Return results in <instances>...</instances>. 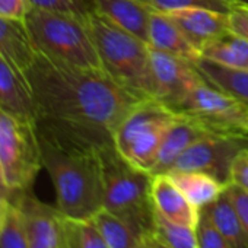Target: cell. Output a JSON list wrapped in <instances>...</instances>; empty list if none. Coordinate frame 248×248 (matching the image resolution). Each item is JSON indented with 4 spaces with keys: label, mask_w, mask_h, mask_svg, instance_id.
I'll return each instance as SVG.
<instances>
[{
    "label": "cell",
    "mask_w": 248,
    "mask_h": 248,
    "mask_svg": "<svg viewBox=\"0 0 248 248\" xmlns=\"http://www.w3.org/2000/svg\"><path fill=\"white\" fill-rule=\"evenodd\" d=\"M28 9V0H0V16L25 19Z\"/></svg>",
    "instance_id": "33"
},
{
    "label": "cell",
    "mask_w": 248,
    "mask_h": 248,
    "mask_svg": "<svg viewBox=\"0 0 248 248\" xmlns=\"http://www.w3.org/2000/svg\"><path fill=\"white\" fill-rule=\"evenodd\" d=\"M245 148H248V136L209 133L187 148L171 171H199L228 184L232 161Z\"/></svg>",
    "instance_id": "9"
},
{
    "label": "cell",
    "mask_w": 248,
    "mask_h": 248,
    "mask_svg": "<svg viewBox=\"0 0 248 248\" xmlns=\"http://www.w3.org/2000/svg\"><path fill=\"white\" fill-rule=\"evenodd\" d=\"M175 115V111L154 96L138 101L114 130L115 149L127 162L152 174Z\"/></svg>",
    "instance_id": "6"
},
{
    "label": "cell",
    "mask_w": 248,
    "mask_h": 248,
    "mask_svg": "<svg viewBox=\"0 0 248 248\" xmlns=\"http://www.w3.org/2000/svg\"><path fill=\"white\" fill-rule=\"evenodd\" d=\"M167 15L181 28L186 37L196 48L200 50V53L204 46L229 31L228 14L223 12L204 8H190L172 11Z\"/></svg>",
    "instance_id": "14"
},
{
    "label": "cell",
    "mask_w": 248,
    "mask_h": 248,
    "mask_svg": "<svg viewBox=\"0 0 248 248\" xmlns=\"http://www.w3.org/2000/svg\"><path fill=\"white\" fill-rule=\"evenodd\" d=\"M11 202H6V200H2V199H0V215H2V212L5 210V207L9 204Z\"/></svg>",
    "instance_id": "36"
},
{
    "label": "cell",
    "mask_w": 248,
    "mask_h": 248,
    "mask_svg": "<svg viewBox=\"0 0 248 248\" xmlns=\"http://www.w3.org/2000/svg\"><path fill=\"white\" fill-rule=\"evenodd\" d=\"M225 191L229 196L233 207L236 209L245 231L248 232V191L233 183H228L225 186Z\"/></svg>",
    "instance_id": "31"
},
{
    "label": "cell",
    "mask_w": 248,
    "mask_h": 248,
    "mask_svg": "<svg viewBox=\"0 0 248 248\" xmlns=\"http://www.w3.org/2000/svg\"><path fill=\"white\" fill-rule=\"evenodd\" d=\"M151 47V46H149ZM154 98L177 111L190 92L204 80L196 64L151 47Z\"/></svg>",
    "instance_id": "10"
},
{
    "label": "cell",
    "mask_w": 248,
    "mask_h": 248,
    "mask_svg": "<svg viewBox=\"0 0 248 248\" xmlns=\"http://www.w3.org/2000/svg\"><path fill=\"white\" fill-rule=\"evenodd\" d=\"M66 248H108L92 219H78L64 215Z\"/></svg>",
    "instance_id": "24"
},
{
    "label": "cell",
    "mask_w": 248,
    "mask_h": 248,
    "mask_svg": "<svg viewBox=\"0 0 248 248\" xmlns=\"http://www.w3.org/2000/svg\"><path fill=\"white\" fill-rule=\"evenodd\" d=\"M140 2H143L151 11L162 14L190 8H204L229 14L232 8L241 0H140Z\"/></svg>",
    "instance_id": "25"
},
{
    "label": "cell",
    "mask_w": 248,
    "mask_h": 248,
    "mask_svg": "<svg viewBox=\"0 0 248 248\" xmlns=\"http://www.w3.org/2000/svg\"><path fill=\"white\" fill-rule=\"evenodd\" d=\"M241 2H244V3H248V0H241Z\"/></svg>",
    "instance_id": "37"
},
{
    "label": "cell",
    "mask_w": 248,
    "mask_h": 248,
    "mask_svg": "<svg viewBox=\"0 0 248 248\" xmlns=\"http://www.w3.org/2000/svg\"><path fill=\"white\" fill-rule=\"evenodd\" d=\"M25 76L37 104V121L96 136L112 138L124 115L140 101L104 70L75 67L40 53Z\"/></svg>",
    "instance_id": "1"
},
{
    "label": "cell",
    "mask_w": 248,
    "mask_h": 248,
    "mask_svg": "<svg viewBox=\"0 0 248 248\" xmlns=\"http://www.w3.org/2000/svg\"><path fill=\"white\" fill-rule=\"evenodd\" d=\"M0 248H30L14 203H9L0 215Z\"/></svg>",
    "instance_id": "26"
},
{
    "label": "cell",
    "mask_w": 248,
    "mask_h": 248,
    "mask_svg": "<svg viewBox=\"0 0 248 248\" xmlns=\"http://www.w3.org/2000/svg\"><path fill=\"white\" fill-rule=\"evenodd\" d=\"M104 72L138 98L154 96L151 47L95 12L89 18Z\"/></svg>",
    "instance_id": "4"
},
{
    "label": "cell",
    "mask_w": 248,
    "mask_h": 248,
    "mask_svg": "<svg viewBox=\"0 0 248 248\" xmlns=\"http://www.w3.org/2000/svg\"><path fill=\"white\" fill-rule=\"evenodd\" d=\"M168 175L199 210L215 202L226 186L215 177L199 171H171Z\"/></svg>",
    "instance_id": "20"
},
{
    "label": "cell",
    "mask_w": 248,
    "mask_h": 248,
    "mask_svg": "<svg viewBox=\"0 0 248 248\" xmlns=\"http://www.w3.org/2000/svg\"><path fill=\"white\" fill-rule=\"evenodd\" d=\"M0 56L25 75L38 56L25 19L0 16Z\"/></svg>",
    "instance_id": "16"
},
{
    "label": "cell",
    "mask_w": 248,
    "mask_h": 248,
    "mask_svg": "<svg viewBox=\"0 0 248 248\" xmlns=\"http://www.w3.org/2000/svg\"><path fill=\"white\" fill-rule=\"evenodd\" d=\"M0 109L9 114L38 120L37 104L27 76L0 56Z\"/></svg>",
    "instance_id": "13"
},
{
    "label": "cell",
    "mask_w": 248,
    "mask_h": 248,
    "mask_svg": "<svg viewBox=\"0 0 248 248\" xmlns=\"http://www.w3.org/2000/svg\"><path fill=\"white\" fill-rule=\"evenodd\" d=\"M151 194L156 215L171 223L190 229L196 228L200 210L183 194L168 174L152 175Z\"/></svg>",
    "instance_id": "12"
},
{
    "label": "cell",
    "mask_w": 248,
    "mask_h": 248,
    "mask_svg": "<svg viewBox=\"0 0 248 248\" xmlns=\"http://www.w3.org/2000/svg\"><path fill=\"white\" fill-rule=\"evenodd\" d=\"M209 133L212 132L204 129L194 118L177 112L174 121L171 123V126L162 140L158 154V161L152 175L170 172L175 161L181 156V154L187 148H190L194 142H197L199 139L204 138Z\"/></svg>",
    "instance_id": "15"
},
{
    "label": "cell",
    "mask_w": 248,
    "mask_h": 248,
    "mask_svg": "<svg viewBox=\"0 0 248 248\" xmlns=\"http://www.w3.org/2000/svg\"><path fill=\"white\" fill-rule=\"evenodd\" d=\"M196 67L210 85L233 95L248 105V72L229 69L203 57L196 63Z\"/></svg>",
    "instance_id": "22"
},
{
    "label": "cell",
    "mask_w": 248,
    "mask_h": 248,
    "mask_svg": "<svg viewBox=\"0 0 248 248\" xmlns=\"http://www.w3.org/2000/svg\"><path fill=\"white\" fill-rule=\"evenodd\" d=\"M229 183H233L248 191V148L242 149L232 161Z\"/></svg>",
    "instance_id": "32"
},
{
    "label": "cell",
    "mask_w": 248,
    "mask_h": 248,
    "mask_svg": "<svg viewBox=\"0 0 248 248\" xmlns=\"http://www.w3.org/2000/svg\"><path fill=\"white\" fill-rule=\"evenodd\" d=\"M43 168L37 121L0 109V172L8 188L31 191Z\"/></svg>",
    "instance_id": "7"
},
{
    "label": "cell",
    "mask_w": 248,
    "mask_h": 248,
    "mask_svg": "<svg viewBox=\"0 0 248 248\" xmlns=\"http://www.w3.org/2000/svg\"><path fill=\"white\" fill-rule=\"evenodd\" d=\"M104 164V209L126 222L142 239L154 235L156 212L152 202V174L124 159L114 140L101 148Z\"/></svg>",
    "instance_id": "3"
},
{
    "label": "cell",
    "mask_w": 248,
    "mask_h": 248,
    "mask_svg": "<svg viewBox=\"0 0 248 248\" xmlns=\"http://www.w3.org/2000/svg\"><path fill=\"white\" fill-rule=\"evenodd\" d=\"M30 8L64 14L72 16H79L89 19L95 12V0H28Z\"/></svg>",
    "instance_id": "28"
},
{
    "label": "cell",
    "mask_w": 248,
    "mask_h": 248,
    "mask_svg": "<svg viewBox=\"0 0 248 248\" xmlns=\"http://www.w3.org/2000/svg\"><path fill=\"white\" fill-rule=\"evenodd\" d=\"M108 248H140L142 238L118 216L101 209L92 217Z\"/></svg>",
    "instance_id": "23"
},
{
    "label": "cell",
    "mask_w": 248,
    "mask_h": 248,
    "mask_svg": "<svg viewBox=\"0 0 248 248\" xmlns=\"http://www.w3.org/2000/svg\"><path fill=\"white\" fill-rule=\"evenodd\" d=\"M37 129L43 167L56 188V206L66 216L91 219L104 207L101 148L112 138L46 121H37Z\"/></svg>",
    "instance_id": "2"
},
{
    "label": "cell",
    "mask_w": 248,
    "mask_h": 248,
    "mask_svg": "<svg viewBox=\"0 0 248 248\" xmlns=\"http://www.w3.org/2000/svg\"><path fill=\"white\" fill-rule=\"evenodd\" d=\"M96 12L121 30L149 44L152 11L140 0H95Z\"/></svg>",
    "instance_id": "17"
},
{
    "label": "cell",
    "mask_w": 248,
    "mask_h": 248,
    "mask_svg": "<svg viewBox=\"0 0 248 248\" xmlns=\"http://www.w3.org/2000/svg\"><path fill=\"white\" fill-rule=\"evenodd\" d=\"M154 236L170 248H200L194 229L171 223L156 215Z\"/></svg>",
    "instance_id": "27"
},
{
    "label": "cell",
    "mask_w": 248,
    "mask_h": 248,
    "mask_svg": "<svg viewBox=\"0 0 248 248\" xmlns=\"http://www.w3.org/2000/svg\"><path fill=\"white\" fill-rule=\"evenodd\" d=\"M16 196L18 194H15V193H12L9 188H8V186L5 184V181H3V177H2V172H0V199L2 200H6V202H15V199H16Z\"/></svg>",
    "instance_id": "34"
},
{
    "label": "cell",
    "mask_w": 248,
    "mask_h": 248,
    "mask_svg": "<svg viewBox=\"0 0 248 248\" xmlns=\"http://www.w3.org/2000/svg\"><path fill=\"white\" fill-rule=\"evenodd\" d=\"M25 24L40 54L75 67L104 70L89 19L30 8Z\"/></svg>",
    "instance_id": "5"
},
{
    "label": "cell",
    "mask_w": 248,
    "mask_h": 248,
    "mask_svg": "<svg viewBox=\"0 0 248 248\" xmlns=\"http://www.w3.org/2000/svg\"><path fill=\"white\" fill-rule=\"evenodd\" d=\"M229 31L248 41V3L239 2L228 14Z\"/></svg>",
    "instance_id": "30"
},
{
    "label": "cell",
    "mask_w": 248,
    "mask_h": 248,
    "mask_svg": "<svg viewBox=\"0 0 248 248\" xmlns=\"http://www.w3.org/2000/svg\"><path fill=\"white\" fill-rule=\"evenodd\" d=\"M200 210L209 216L231 248H248V232L225 190L215 202Z\"/></svg>",
    "instance_id": "19"
},
{
    "label": "cell",
    "mask_w": 248,
    "mask_h": 248,
    "mask_svg": "<svg viewBox=\"0 0 248 248\" xmlns=\"http://www.w3.org/2000/svg\"><path fill=\"white\" fill-rule=\"evenodd\" d=\"M194 233L200 248H231L228 241L220 235L203 210H200V217L194 228Z\"/></svg>",
    "instance_id": "29"
},
{
    "label": "cell",
    "mask_w": 248,
    "mask_h": 248,
    "mask_svg": "<svg viewBox=\"0 0 248 248\" xmlns=\"http://www.w3.org/2000/svg\"><path fill=\"white\" fill-rule=\"evenodd\" d=\"M140 248H170V247H167L164 242H161L156 236L151 235V236H146L142 239Z\"/></svg>",
    "instance_id": "35"
},
{
    "label": "cell",
    "mask_w": 248,
    "mask_h": 248,
    "mask_svg": "<svg viewBox=\"0 0 248 248\" xmlns=\"http://www.w3.org/2000/svg\"><path fill=\"white\" fill-rule=\"evenodd\" d=\"M202 57L229 69L248 72V41L226 31L203 47Z\"/></svg>",
    "instance_id": "21"
},
{
    "label": "cell",
    "mask_w": 248,
    "mask_h": 248,
    "mask_svg": "<svg viewBox=\"0 0 248 248\" xmlns=\"http://www.w3.org/2000/svg\"><path fill=\"white\" fill-rule=\"evenodd\" d=\"M149 46L152 48L174 54L196 64L202 59V53L186 37L181 28L162 12L152 11L149 22Z\"/></svg>",
    "instance_id": "18"
},
{
    "label": "cell",
    "mask_w": 248,
    "mask_h": 248,
    "mask_svg": "<svg viewBox=\"0 0 248 248\" xmlns=\"http://www.w3.org/2000/svg\"><path fill=\"white\" fill-rule=\"evenodd\" d=\"M175 112L194 118L212 133L248 136V105L206 79L190 92Z\"/></svg>",
    "instance_id": "8"
},
{
    "label": "cell",
    "mask_w": 248,
    "mask_h": 248,
    "mask_svg": "<svg viewBox=\"0 0 248 248\" xmlns=\"http://www.w3.org/2000/svg\"><path fill=\"white\" fill-rule=\"evenodd\" d=\"M12 203L18 210L30 248H66L64 213L57 206L43 203L32 190L19 193Z\"/></svg>",
    "instance_id": "11"
}]
</instances>
